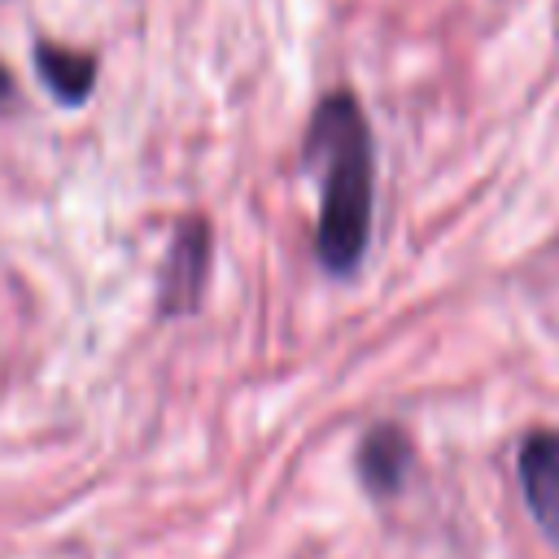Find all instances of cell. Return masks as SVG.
<instances>
[{"instance_id":"obj_6","label":"cell","mask_w":559,"mask_h":559,"mask_svg":"<svg viewBox=\"0 0 559 559\" xmlns=\"http://www.w3.org/2000/svg\"><path fill=\"white\" fill-rule=\"evenodd\" d=\"M13 92H17V87H13V74H9V66L0 61V109L13 105Z\"/></svg>"},{"instance_id":"obj_2","label":"cell","mask_w":559,"mask_h":559,"mask_svg":"<svg viewBox=\"0 0 559 559\" xmlns=\"http://www.w3.org/2000/svg\"><path fill=\"white\" fill-rule=\"evenodd\" d=\"M210 258H214V231L205 218H183L166 245L162 262V314H192L210 284Z\"/></svg>"},{"instance_id":"obj_3","label":"cell","mask_w":559,"mask_h":559,"mask_svg":"<svg viewBox=\"0 0 559 559\" xmlns=\"http://www.w3.org/2000/svg\"><path fill=\"white\" fill-rule=\"evenodd\" d=\"M515 472L537 528L559 546V432L550 428L528 432L515 454Z\"/></svg>"},{"instance_id":"obj_5","label":"cell","mask_w":559,"mask_h":559,"mask_svg":"<svg viewBox=\"0 0 559 559\" xmlns=\"http://www.w3.org/2000/svg\"><path fill=\"white\" fill-rule=\"evenodd\" d=\"M35 70L61 105H83L96 87V57L79 52V48H61V44L39 39L35 44Z\"/></svg>"},{"instance_id":"obj_4","label":"cell","mask_w":559,"mask_h":559,"mask_svg":"<svg viewBox=\"0 0 559 559\" xmlns=\"http://www.w3.org/2000/svg\"><path fill=\"white\" fill-rule=\"evenodd\" d=\"M415 463V445L397 424H376L362 441H358V480L376 493V498H393Z\"/></svg>"},{"instance_id":"obj_1","label":"cell","mask_w":559,"mask_h":559,"mask_svg":"<svg viewBox=\"0 0 559 559\" xmlns=\"http://www.w3.org/2000/svg\"><path fill=\"white\" fill-rule=\"evenodd\" d=\"M301 148L306 162L319 170L314 253L328 275H349L367 253L376 205V148L362 105L349 92L323 96L310 114Z\"/></svg>"}]
</instances>
